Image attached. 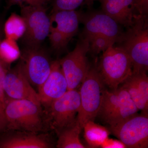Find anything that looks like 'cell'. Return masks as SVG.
Returning a JSON list of instances; mask_svg holds the SVG:
<instances>
[{
  "label": "cell",
  "instance_id": "cell-9",
  "mask_svg": "<svg viewBox=\"0 0 148 148\" xmlns=\"http://www.w3.org/2000/svg\"><path fill=\"white\" fill-rule=\"evenodd\" d=\"M109 130L126 148L148 147V114H136L110 126Z\"/></svg>",
  "mask_w": 148,
  "mask_h": 148
},
{
  "label": "cell",
  "instance_id": "cell-17",
  "mask_svg": "<svg viewBox=\"0 0 148 148\" xmlns=\"http://www.w3.org/2000/svg\"><path fill=\"white\" fill-rule=\"evenodd\" d=\"M82 12L75 10L51 11V21L55 23L56 28L70 40L78 31Z\"/></svg>",
  "mask_w": 148,
  "mask_h": 148
},
{
  "label": "cell",
  "instance_id": "cell-14",
  "mask_svg": "<svg viewBox=\"0 0 148 148\" xmlns=\"http://www.w3.org/2000/svg\"><path fill=\"white\" fill-rule=\"evenodd\" d=\"M101 10L121 26L127 28L134 22L136 13L135 0H97Z\"/></svg>",
  "mask_w": 148,
  "mask_h": 148
},
{
  "label": "cell",
  "instance_id": "cell-8",
  "mask_svg": "<svg viewBox=\"0 0 148 148\" xmlns=\"http://www.w3.org/2000/svg\"><path fill=\"white\" fill-rule=\"evenodd\" d=\"M79 91L68 90L48 107L47 118L51 127L58 132L75 124L80 107Z\"/></svg>",
  "mask_w": 148,
  "mask_h": 148
},
{
  "label": "cell",
  "instance_id": "cell-6",
  "mask_svg": "<svg viewBox=\"0 0 148 148\" xmlns=\"http://www.w3.org/2000/svg\"><path fill=\"white\" fill-rule=\"evenodd\" d=\"M20 6L21 16L26 24L22 42L27 47H41L43 42L48 36L51 27L50 17L47 13L46 6L22 5Z\"/></svg>",
  "mask_w": 148,
  "mask_h": 148
},
{
  "label": "cell",
  "instance_id": "cell-16",
  "mask_svg": "<svg viewBox=\"0 0 148 148\" xmlns=\"http://www.w3.org/2000/svg\"><path fill=\"white\" fill-rule=\"evenodd\" d=\"M120 86L126 90L139 110L148 114V77L146 73L133 74Z\"/></svg>",
  "mask_w": 148,
  "mask_h": 148
},
{
  "label": "cell",
  "instance_id": "cell-21",
  "mask_svg": "<svg viewBox=\"0 0 148 148\" xmlns=\"http://www.w3.org/2000/svg\"><path fill=\"white\" fill-rule=\"evenodd\" d=\"M21 51L16 41L5 38L0 41V57L8 65L20 58Z\"/></svg>",
  "mask_w": 148,
  "mask_h": 148
},
{
  "label": "cell",
  "instance_id": "cell-25",
  "mask_svg": "<svg viewBox=\"0 0 148 148\" xmlns=\"http://www.w3.org/2000/svg\"><path fill=\"white\" fill-rule=\"evenodd\" d=\"M87 40L89 43V51L93 55L103 52L116 43L113 40L102 36H95Z\"/></svg>",
  "mask_w": 148,
  "mask_h": 148
},
{
  "label": "cell",
  "instance_id": "cell-1",
  "mask_svg": "<svg viewBox=\"0 0 148 148\" xmlns=\"http://www.w3.org/2000/svg\"><path fill=\"white\" fill-rule=\"evenodd\" d=\"M41 106L30 100L7 98L5 109L6 130L36 133L44 131L49 123Z\"/></svg>",
  "mask_w": 148,
  "mask_h": 148
},
{
  "label": "cell",
  "instance_id": "cell-19",
  "mask_svg": "<svg viewBox=\"0 0 148 148\" xmlns=\"http://www.w3.org/2000/svg\"><path fill=\"white\" fill-rule=\"evenodd\" d=\"M83 130H84L85 139L90 148L101 147L102 144L109 138L110 132L108 128L92 121L87 122Z\"/></svg>",
  "mask_w": 148,
  "mask_h": 148
},
{
  "label": "cell",
  "instance_id": "cell-13",
  "mask_svg": "<svg viewBox=\"0 0 148 148\" xmlns=\"http://www.w3.org/2000/svg\"><path fill=\"white\" fill-rule=\"evenodd\" d=\"M38 89L41 104L47 107L68 90V83L59 60L52 61L50 74Z\"/></svg>",
  "mask_w": 148,
  "mask_h": 148
},
{
  "label": "cell",
  "instance_id": "cell-15",
  "mask_svg": "<svg viewBox=\"0 0 148 148\" xmlns=\"http://www.w3.org/2000/svg\"><path fill=\"white\" fill-rule=\"evenodd\" d=\"M0 138V148H49L52 145L45 135L15 131Z\"/></svg>",
  "mask_w": 148,
  "mask_h": 148
},
{
  "label": "cell",
  "instance_id": "cell-24",
  "mask_svg": "<svg viewBox=\"0 0 148 148\" xmlns=\"http://www.w3.org/2000/svg\"><path fill=\"white\" fill-rule=\"evenodd\" d=\"M48 37L49 38L51 47L56 53H61L67 50L70 40L52 24Z\"/></svg>",
  "mask_w": 148,
  "mask_h": 148
},
{
  "label": "cell",
  "instance_id": "cell-27",
  "mask_svg": "<svg viewBox=\"0 0 148 148\" xmlns=\"http://www.w3.org/2000/svg\"><path fill=\"white\" fill-rule=\"evenodd\" d=\"M137 13L141 15H148V0H135Z\"/></svg>",
  "mask_w": 148,
  "mask_h": 148
},
{
  "label": "cell",
  "instance_id": "cell-22",
  "mask_svg": "<svg viewBox=\"0 0 148 148\" xmlns=\"http://www.w3.org/2000/svg\"><path fill=\"white\" fill-rule=\"evenodd\" d=\"M10 66L6 64L0 57V133L7 129L5 109L7 97L3 88V82L7 72L10 69Z\"/></svg>",
  "mask_w": 148,
  "mask_h": 148
},
{
  "label": "cell",
  "instance_id": "cell-2",
  "mask_svg": "<svg viewBox=\"0 0 148 148\" xmlns=\"http://www.w3.org/2000/svg\"><path fill=\"white\" fill-rule=\"evenodd\" d=\"M147 15L137 14L131 27L123 33L119 46L129 56L132 73H147L148 70Z\"/></svg>",
  "mask_w": 148,
  "mask_h": 148
},
{
  "label": "cell",
  "instance_id": "cell-11",
  "mask_svg": "<svg viewBox=\"0 0 148 148\" xmlns=\"http://www.w3.org/2000/svg\"><path fill=\"white\" fill-rule=\"evenodd\" d=\"M19 62L31 84L38 88L50 74L52 62L41 47H25L21 51Z\"/></svg>",
  "mask_w": 148,
  "mask_h": 148
},
{
  "label": "cell",
  "instance_id": "cell-20",
  "mask_svg": "<svg viewBox=\"0 0 148 148\" xmlns=\"http://www.w3.org/2000/svg\"><path fill=\"white\" fill-rule=\"evenodd\" d=\"M26 31L24 18L15 13L12 14L4 23L3 33L5 38L17 41L22 38Z\"/></svg>",
  "mask_w": 148,
  "mask_h": 148
},
{
  "label": "cell",
  "instance_id": "cell-18",
  "mask_svg": "<svg viewBox=\"0 0 148 148\" xmlns=\"http://www.w3.org/2000/svg\"><path fill=\"white\" fill-rule=\"evenodd\" d=\"M83 130L77 122L57 132L58 148H86L80 140L79 135Z\"/></svg>",
  "mask_w": 148,
  "mask_h": 148
},
{
  "label": "cell",
  "instance_id": "cell-5",
  "mask_svg": "<svg viewBox=\"0 0 148 148\" xmlns=\"http://www.w3.org/2000/svg\"><path fill=\"white\" fill-rule=\"evenodd\" d=\"M139 111L128 92L121 87L109 91L104 88L97 116L110 126H113Z\"/></svg>",
  "mask_w": 148,
  "mask_h": 148
},
{
  "label": "cell",
  "instance_id": "cell-12",
  "mask_svg": "<svg viewBox=\"0 0 148 148\" xmlns=\"http://www.w3.org/2000/svg\"><path fill=\"white\" fill-rule=\"evenodd\" d=\"M3 88L7 98L30 100L42 105L38 92L32 87L19 62L7 72L4 79Z\"/></svg>",
  "mask_w": 148,
  "mask_h": 148
},
{
  "label": "cell",
  "instance_id": "cell-10",
  "mask_svg": "<svg viewBox=\"0 0 148 148\" xmlns=\"http://www.w3.org/2000/svg\"><path fill=\"white\" fill-rule=\"evenodd\" d=\"M80 23L84 25L82 36L86 40L97 36L108 37L116 43L120 41L124 32L120 25L102 10H89L82 12Z\"/></svg>",
  "mask_w": 148,
  "mask_h": 148
},
{
  "label": "cell",
  "instance_id": "cell-23",
  "mask_svg": "<svg viewBox=\"0 0 148 148\" xmlns=\"http://www.w3.org/2000/svg\"><path fill=\"white\" fill-rule=\"evenodd\" d=\"M97 0H50L52 6L51 11L57 10H75L79 7L86 5L91 8Z\"/></svg>",
  "mask_w": 148,
  "mask_h": 148
},
{
  "label": "cell",
  "instance_id": "cell-28",
  "mask_svg": "<svg viewBox=\"0 0 148 148\" xmlns=\"http://www.w3.org/2000/svg\"><path fill=\"white\" fill-rule=\"evenodd\" d=\"M101 148H124L125 145L120 140L110 139L109 138L102 144Z\"/></svg>",
  "mask_w": 148,
  "mask_h": 148
},
{
  "label": "cell",
  "instance_id": "cell-26",
  "mask_svg": "<svg viewBox=\"0 0 148 148\" xmlns=\"http://www.w3.org/2000/svg\"><path fill=\"white\" fill-rule=\"evenodd\" d=\"M50 1V0H7L6 7L9 8L16 5L19 6L25 5L33 6H46Z\"/></svg>",
  "mask_w": 148,
  "mask_h": 148
},
{
  "label": "cell",
  "instance_id": "cell-3",
  "mask_svg": "<svg viewBox=\"0 0 148 148\" xmlns=\"http://www.w3.org/2000/svg\"><path fill=\"white\" fill-rule=\"evenodd\" d=\"M104 84L112 90L118 88L132 74V64L127 53L114 45L103 51L97 68Z\"/></svg>",
  "mask_w": 148,
  "mask_h": 148
},
{
  "label": "cell",
  "instance_id": "cell-7",
  "mask_svg": "<svg viewBox=\"0 0 148 148\" xmlns=\"http://www.w3.org/2000/svg\"><path fill=\"white\" fill-rule=\"evenodd\" d=\"M89 43L81 36L75 49L59 60L68 83V90L80 86L90 67L86 55L89 52Z\"/></svg>",
  "mask_w": 148,
  "mask_h": 148
},
{
  "label": "cell",
  "instance_id": "cell-4",
  "mask_svg": "<svg viewBox=\"0 0 148 148\" xmlns=\"http://www.w3.org/2000/svg\"><path fill=\"white\" fill-rule=\"evenodd\" d=\"M104 85L97 68H90L79 91L81 104L77 119L82 130L87 122L94 121L97 116Z\"/></svg>",
  "mask_w": 148,
  "mask_h": 148
}]
</instances>
